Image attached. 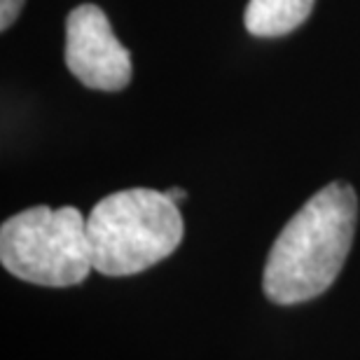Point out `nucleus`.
Segmentation results:
<instances>
[{"mask_svg": "<svg viewBox=\"0 0 360 360\" xmlns=\"http://www.w3.org/2000/svg\"><path fill=\"white\" fill-rule=\"evenodd\" d=\"M314 3L316 0H248L243 24L257 38H278L304 24Z\"/></svg>", "mask_w": 360, "mask_h": 360, "instance_id": "obj_5", "label": "nucleus"}, {"mask_svg": "<svg viewBox=\"0 0 360 360\" xmlns=\"http://www.w3.org/2000/svg\"><path fill=\"white\" fill-rule=\"evenodd\" d=\"M358 222L349 183L321 187L281 229L264 264L262 288L274 304H300L335 283L347 262Z\"/></svg>", "mask_w": 360, "mask_h": 360, "instance_id": "obj_1", "label": "nucleus"}, {"mask_svg": "<svg viewBox=\"0 0 360 360\" xmlns=\"http://www.w3.org/2000/svg\"><path fill=\"white\" fill-rule=\"evenodd\" d=\"M63 59L70 73L89 89L122 91L131 82V54L96 5H80L68 14Z\"/></svg>", "mask_w": 360, "mask_h": 360, "instance_id": "obj_4", "label": "nucleus"}, {"mask_svg": "<svg viewBox=\"0 0 360 360\" xmlns=\"http://www.w3.org/2000/svg\"><path fill=\"white\" fill-rule=\"evenodd\" d=\"M169 194V199H174L176 204H180V201H185L187 199V192L185 190H180V187H171V190H164Z\"/></svg>", "mask_w": 360, "mask_h": 360, "instance_id": "obj_7", "label": "nucleus"}, {"mask_svg": "<svg viewBox=\"0 0 360 360\" xmlns=\"http://www.w3.org/2000/svg\"><path fill=\"white\" fill-rule=\"evenodd\" d=\"M24 3L26 0H0V28L3 31H7L17 21L21 10H24Z\"/></svg>", "mask_w": 360, "mask_h": 360, "instance_id": "obj_6", "label": "nucleus"}, {"mask_svg": "<svg viewBox=\"0 0 360 360\" xmlns=\"http://www.w3.org/2000/svg\"><path fill=\"white\" fill-rule=\"evenodd\" d=\"M183 232L178 204L150 187L108 194L87 215L91 264L103 276L150 269L180 246Z\"/></svg>", "mask_w": 360, "mask_h": 360, "instance_id": "obj_2", "label": "nucleus"}, {"mask_svg": "<svg viewBox=\"0 0 360 360\" xmlns=\"http://www.w3.org/2000/svg\"><path fill=\"white\" fill-rule=\"evenodd\" d=\"M0 262L21 281L47 288L82 283L94 269L87 220L75 206H33L0 227Z\"/></svg>", "mask_w": 360, "mask_h": 360, "instance_id": "obj_3", "label": "nucleus"}]
</instances>
